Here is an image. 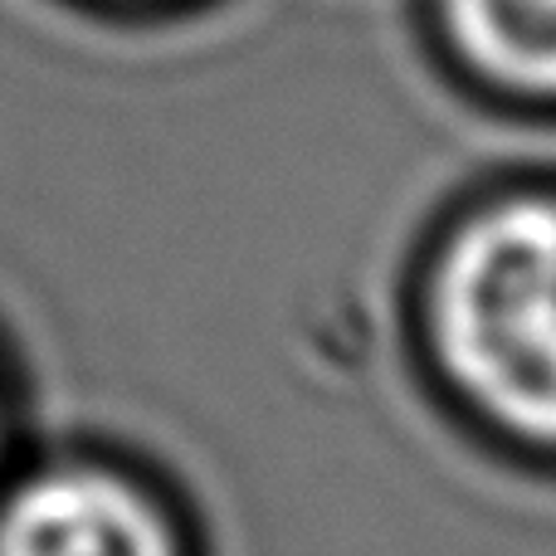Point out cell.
Returning a JSON list of instances; mask_svg holds the SVG:
<instances>
[{
    "label": "cell",
    "mask_w": 556,
    "mask_h": 556,
    "mask_svg": "<svg viewBox=\"0 0 556 556\" xmlns=\"http://www.w3.org/2000/svg\"><path fill=\"white\" fill-rule=\"evenodd\" d=\"M401 323L444 420L556 479V176L473 186L425 225Z\"/></svg>",
    "instance_id": "1"
},
{
    "label": "cell",
    "mask_w": 556,
    "mask_h": 556,
    "mask_svg": "<svg viewBox=\"0 0 556 556\" xmlns=\"http://www.w3.org/2000/svg\"><path fill=\"white\" fill-rule=\"evenodd\" d=\"M0 556H205V538L147 459L49 444L0 483Z\"/></svg>",
    "instance_id": "2"
},
{
    "label": "cell",
    "mask_w": 556,
    "mask_h": 556,
    "mask_svg": "<svg viewBox=\"0 0 556 556\" xmlns=\"http://www.w3.org/2000/svg\"><path fill=\"white\" fill-rule=\"evenodd\" d=\"M415 25L473 103L556 123V0H415Z\"/></svg>",
    "instance_id": "3"
},
{
    "label": "cell",
    "mask_w": 556,
    "mask_h": 556,
    "mask_svg": "<svg viewBox=\"0 0 556 556\" xmlns=\"http://www.w3.org/2000/svg\"><path fill=\"white\" fill-rule=\"evenodd\" d=\"M74 10L93 20H123V25H147V20H172L211 5V0H68Z\"/></svg>",
    "instance_id": "4"
},
{
    "label": "cell",
    "mask_w": 556,
    "mask_h": 556,
    "mask_svg": "<svg viewBox=\"0 0 556 556\" xmlns=\"http://www.w3.org/2000/svg\"><path fill=\"white\" fill-rule=\"evenodd\" d=\"M20 454H25V444H20V381L10 371L5 352H0V483L15 469Z\"/></svg>",
    "instance_id": "5"
}]
</instances>
